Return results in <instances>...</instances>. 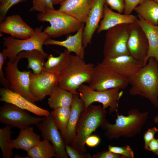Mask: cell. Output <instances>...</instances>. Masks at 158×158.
<instances>
[{
  "label": "cell",
  "mask_w": 158,
  "mask_h": 158,
  "mask_svg": "<svg viewBox=\"0 0 158 158\" xmlns=\"http://www.w3.org/2000/svg\"><path fill=\"white\" fill-rule=\"evenodd\" d=\"M127 46L130 55L145 65L148 43L145 32L136 22L131 25Z\"/></svg>",
  "instance_id": "14"
},
{
  "label": "cell",
  "mask_w": 158,
  "mask_h": 158,
  "mask_svg": "<svg viewBox=\"0 0 158 158\" xmlns=\"http://www.w3.org/2000/svg\"><path fill=\"white\" fill-rule=\"evenodd\" d=\"M158 3V0H153Z\"/></svg>",
  "instance_id": "45"
},
{
  "label": "cell",
  "mask_w": 158,
  "mask_h": 158,
  "mask_svg": "<svg viewBox=\"0 0 158 158\" xmlns=\"http://www.w3.org/2000/svg\"><path fill=\"white\" fill-rule=\"evenodd\" d=\"M7 58L1 52H0V82L3 87L8 88L9 84L3 70V66Z\"/></svg>",
  "instance_id": "37"
},
{
  "label": "cell",
  "mask_w": 158,
  "mask_h": 158,
  "mask_svg": "<svg viewBox=\"0 0 158 158\" xmlns=\"http://www.w3.org/2000/svg\"><path fill=\"white\" fill-rule=\"evenodd\" d=\"M66 152L70 158H92V156L89 153L83 154L70 145L65 143Z\"/></svg>",
  "instance_id": "35"
},
{
  "label": "cell",
  "mask_w": 158,
  "mask_h": 158,
  "mask_svg": "<svg viewBox=\"0 0 158 158\" xmlns=\"http://www.w3.org/2000/svg\"><path fill=\"white\" fill-rule=\"evenodd\" d=\"M138 17L133 15L122 14L115 12L105 4L104 7L103 19L97 29V33L107 30L120 24L135 23Z\"/></svg>",
  "instance_id": "19"
},
{
  "label": "cell",
  "mask_w": 158,
  "mask_h": 158,
  "mask_svg": "<svg viewBox=\"0 0 158 158\" xmlns=\"http://www.w3.org/2000/svg\"><path fill=\"white\" fill-rule=\"evenodd\" d=\"M153 121L154 123L158 124V115L154 117Z\"/></svg>",
  "instance_id": "44"
},
{
  "label": "cell",
  "mask_w": 158,
  "mask_h": 158,
  "mask_svg": "<svg viewBox=\"0 0 158 158\" xmlns=\"http://www.w3.org/2000/svg\"><path fill=\"white\" fill-rule=\"evenodd\" d=\"M20 130L16 138L12 140L14 149L28 152L41 141L40 135L35 132L33 127L30 126Z\"/></svg>",
  "instance_id": "24"
},
{
  "label": "cell",
  "mask_w": 158,
  "mask_h": 158,
  "mask_svg": "<svg viewBox=\"0 0 158 158\" xmlns=\"http://www.w3.org/2000/svg\"><path fill=\"white\" fill-rule=\"evenodd\" d=\"M34 31V29L17 14L6 17L0 24L1 32L18 39L28 38L32 35Z\"/></svg>",
  "instance_id": "16"
},
{
  "label": "cell",
  "mask_w": 158,
  "mask_h": 158,
  "mask_svg": "<svg viewBox=\"0 0 158 158\" xmlns=\"http://www.w3.org/2000/svg\"><path fill=\"white\" fill-rule=\"evenodd\" d=\"M85 108L78 94H73L72 103L66 133L63 138L65 143L71 145L76 136L77 123L81 113Z\"/></svg>",
  "instance_id": "21"
},
{
  "label": "cell",
  "mask_w": 158,
  "mask_h": 158,
  "mask_svg": "<svg viewBox=\"0 0 158 158\" xmlns=\"http://www.w3.org/2000/svg\"><path fill=\"white\" fill-rule=\"evenodd\" d=\"M37 18L40 21L50 23V26L46 27L44 31L50 37L77 32L83 23L68 13L50 8H46L38 13Z\"/></svg>",
  "instance_id": "5"
},
{
  "label": "cell",
  "mask_w": 158,
  "mask_h": 158,
  "mask_svg": "<svg viewBox=\"0 0 158 158\" xmlns=\"http://www.w3.org/2000/svg\"><path fill=\"white\" fill-rule=\"evenodd\" d=\"M0 108V122L20 130L32 125H37L44 117L31 115L25 110L5 103Z\"/></svg>",
  "instance_id": "11"
},
{
  "label": "cell",
  "mask_w": 158,
  "mask_h": 158,
  "mask_svg": "<svg viewBox=\"0 0 158 158\" xmlns=\"http://www.w3.org/2000/svg\"><path fill=\"white\" fill-rule=\"evenodd\" d=\"M148 150L158 155V139L154 138L150 141L148 146Z\"/></svg>",
  "instance_id": "42"
},
{
  "label": "cell",
  "mask_w": 158,
  "mask_h": 158,
  "mask_svg": "<svg viewBox=\"0 0 158 158\" xmlns=\"http://www.w3.org/2000/svg\"><path fill=\"white\" fill-rule=\"evenodd\" d=\"M101 63L128 80L144 66L142 62L130 55L104 57Z\"/></svg>",
  "instance_id": "15"
},
{
  "label": "cell",
  "mask_w": 158,
  "mask_h": 158,
  "mask_svg": "<svg viewBox=\"0 0 158 158\" xmlns=\"http://www.w3.org/2000/svg\"><path fill=\"white\" fill-rule=\"evenodd\" d=\"M120 90L116 88L97 91L83 84L80 86L77 91L85 108L94 102H97L102 104L104 109L109 108V112L112 113L117 111L118 102L123 93Z\"/></svg>",
  "instance_id": "8"
},
{
  "label": "cell",
  "mask_w": 158,
  "mask_h": 158,
  "mask_svg": "<svg viewBox=\"0 0 158 158\" xmlns=\"http://www.w3.org/2000/svg\"><path fill=\"white\" fill-rule=\"evenodd\" d=\"M71 110V107H59L50 113L54 122L63 138L66 133Z\"/></svg>",
  "instance_id": "30"
},
{
  "label": "cell",
  "mask_w": 158,
  "mask_h": 158,
  "mask_svg": "<svg viewBox=\"0 0 158 158\" xmlns=\"http://www.w3.org/2000/svg\"><path fill=\"white\" fill-rule=\"evenodd\" d=\"M49 96L48 104L51 108L54 109L59 107H71L73 94L58 85L54 88Z\"/></svg>",
  "instance_id": "27"
},
{
  "label": "cell",
  "mask_w": 158,
  "mask_h": 158,
  "mask_svg": "<svg viewBox=\"0 0 158 158\" xmlns=\"http://www.w3.org/2000/svg\"><path fill=\"white\" fill-rule=\"evenodd\" d=\"M94 67L92 63H86L84 59L71 54L68 64L61 75L58 85L73 94H79L77 90L80 86L90 83Z\"/></svg>",
  "instance_id": "4"
},
{
  "label": "cell",
  "mask_w": 158,
  "mask_h": 158,
  "mask_svg": "<svg viewBox=\"0 0 158 158\" xmlns=\"http://www.w3.org/2000/svg\"><path fill=\"white\" fill-rule=\"evenodd\" d=\"M128 80L130 95L144 97L158 107V63L154 58H149L147 64Z\"/></svg>",
  "instance_id": "1"
},
{
  "label": "cell",
  "mask_w": 158,
  "mask_h": 158,
  "mask_svg": "<svg viewBox=\"0 0 158 158\" xmlns=\"http://www.w3.org/2000/svg\"><path fill=\"white\" fill-rule=\"evenodd\" d=\"M47 57L39 50L34 49L20 52L16 59L19 61L23 58L27 59V68L31 69L34 73L38 74L43 70L45 63L44 59Z\"/></svg>",
  "instance_id": "25"
},
{
  "label": "cell",
  "mask_w": 158,
  "mask_h": 158,
  "mask_svg": "<svg viewBox=\"0 0 158 158\" xmlns=\"http://www.w3.org/2000/svg\"><path fill=\"white\" fill-rule=\"evenodd\" d=\"M19 61L16 59L13 61L8 60L4 67L5 76L9 85L8 88L35 103L38 101L31 94L29 89L31 72L20 71L18 66Z\"/></svg>",
  "instance_id": "10"
},
{
  "label": "cell",
  "mask_w": 158,
  "mask_h": 158,
  "mask_svg": "<svg viewBox=\"0 0 158 158\" xmlns=\"http://www.w3.org/2000/svg\"><path fill=\"white\" fill-rule=\"evenodd\" d=\"M0 101L13 104L39 116L46 117L50 114L48 110L41 108L20 94L8 88L0 89Z\"/></svg>",
  "instance_id": "17"
},
{
  "label": "cell",
  "mask_w": 158,
  "mask_h": 158,
  "mask_svg": "<svg viewBox=\"0 0 158 158\" xmlns=\"http://www.w3.org/2000/svg\"><path fill=\"white\" fill-rule=\"evenodd\" d=\"M108 150L112 152L123 156L125 158H134L135 153L131 147L128 145L123 147L112 146L109 145Z\"/></svg>",
  "instance_id": "32"
},
{
  "label": "cell",
  "mask_w": 158,
  "mask_h": 158,
  "mask_svg": "<svg viewBox=\"0 0 158 158\" xmlns=\"http://www.w3.org/2000/svg\"><path fill=\"white\" fill-rule=\"evenodd\" d=\"M66 0H52L53 3L54 5L60 4Z\"/></svg>",
  "instance_id": "43"
},
{
  "label": "cell",
  "mask_w": 158,
  "mask_h": 158,
  "mask_svg": "<svg viewBox=\"0 0 158 158\" xmlns=\"http://www.w3.org/2000/svg\"><path fill=\"white\" fill-rule=\"evenodd\" d=\"M43 26L34 29L32 35L29 38L20 39L11 36L3 38V45L5 47L1 52L11 61H15L18 54L23 51L36 49L40 51L48 56L43 48L45 42L50 37L42 31Z\"/></svg>",
  "instance_id": "6"
},
{
  "label": "cell",
  "mask_w": 158,
  "mask_h": 158,
  "mask_svg": "<svg viewBox=\"0 0 158 158\" xmlns=\"http://www.w3.org/2000/svg\"><path fill=\"white\" fill-rule=\"evenodd\" d=\"M61 75L44 70L38 74L31 72L30 91L38 102L50 95L54 88L58 85Z\"/></svg>",
  "instance_id": "12"
},
{
  "label": "cell",
  "mask_w": 158,
  "mask_h": 158,
  "mask_svg": "<svg viewBox=\"0 0 158 158\" xmlns=\"http://www.w3.org/2000/svg\"><path fill=\"white\" fill-rule=\"evenodd\" d=\"M129 84L128 79L100 63L95 66L88 85L94 90L102 91L116 88L124 89Z\"/></svg>",
  "instance_id": "9"
},
{
  "label": "cell",
  "mask_w": 158,
  "mask_h": 158,
  "mask_svg": "<svg viewBox=\"0 0 158 158\" xmlns=\"http://www.w3.org/2000/svg\"><path fill=\"white\" fill-rule=\"evenodd\" d=\"M158 132V129L153 127L148 129L144 133L143 139L144 141V147L146 150H148V146L150 141L154 138L155 134Z\"/></svg>",
  "instance_id": "38"
},
{
  "label": "cell",
  "mask_w": 158,
  "mask_h": 158,
  "mask_svg": "<svg viewBox=\"0 0 158 158\" xmlns=\"http://www.w3.org/2000/svg\"><path fill=\"white\" fill-rule=\"evenodd\" d=\"M27 153L30 158H52L56 157L54 147L46 139L41 141Z\"/></svg>",
  "instance_id": "29"
},
{
  "label": "cell",
  "mask_w": 158,
  "mask_h": 158,
  "mask_svg": "<svg viewBox=\"0 0 158 158\" xmlns=\"http://www.w3.org/2000/svg\"><path fill=\"white\" fill-rule=\"evenodd\" d=\"M37 126L42 138L49 140L54 147L56 158H68L66 151L63 139L60 134L50 114L48 116L45 117Z\"/></svg>",
  "instance_id": "13"
},
{
  "label": "cell",
  "mask_w": 158,
  "mask_h": 158,
  "mask_svg": "<svg viewBox=\"0 0 158 158\" xmlns=\"http://www.w3.org/2000/svg\"><path fill=\"white\" fill-rule=\"evenodd\" d=\"M92 158H125L122 155L110 152L104 150L97 153L92 156Z\"/></svg>",
  "instance_id": "40"
},
{
  "label": "cell",
  "mask_w": 158,
  "mask_h": 158,
  "mask_svg": "<svg viewBox=\"0 0 158 158\" xmlns=\"http://www.w3.org/2000/svg\"><path fill=\"white\" fill-rule=\"evenodd\" d=\"M12 127L6 126L0 128V147L3 158H11L13 156L14 149L11 135Z\"/></svg>",
  "instance_id": "31"
},
{
  "label": "cell",
  "mask_w": 158,
  "mask_h": 158,
  "mask_svg": "<svg viewBox=\"0 0 158 158\" xmlns=\"http://www.w3.org/2000/svg\"><path fill=\"white\" fill-rule=\"evenodd\" d=\"M92 0H66L61 3L59 10L85 23L91 8Z\"/></svg>",
  "instance_id": "20"
},
{
  "label": "cell",
  "mask_w": 158,
  "mask_h": 158,
  "mask_svg": "<svg viewBox=\"0 0 158 158\" xmlns=\"http://www.w3.org/2000/svg\"><path fill=\"white\" fill-rule=\"evenodd\" d=\"M132 24H120L107 30L103 50L104 57L130 55L127 44Z\"/></svg>",
  "instance_id": "7"
},
{
  "label": "cell",
  "mask_w": 158,
  "mask_h": 158,
  "mask_svg": "<svg viewBox=\"0 0 158 158\" xmlns=\"http://www.w3.org/2000/svg\"><path fill=\"white\" fill-rule=\"evenodd\" d=\"M114 124L109 122L101 127L105 130L104 136L109 140L120 137L132 138L139 133L147 120L149 112H140L132 109L128 111L127 116L119 114Z\"/></svg>",
  "instance_id": "3"
},
{
  "label": "cell",
  "mask_w": 158,
  "mask_h": 158,
  "mask_svg": "<svg viewBox=\"0 0 158 158\" xmlns=\"http://www.w3.org/2000/svg\"><path fill=\"white\" fill-rule=\"evenodd\" d=\"M85 23H83L76 34L69 36L63 41H58L50 38L47 39L44 45H56L63 47L71 52L84 59L85 51L83 44V31Z\"/></svg>",
  "instance_id": "22"
},
{
  "label": "cell",
  "mask_w": 158,
  "mask_h": 158,
  "mask_svg": "<svg viewBox=\"0 0 158 158\" xmlns=\"http://www.w3.org/2000/svg\"><path fill=\"white\" fill-rule=\"evenodd\" d=\"M105 4V0H92L91 8L83 31V44L85 49L91 44L92 36L103 18Z\"/></svg>",
  "instance_id": "18"
},
{
  "label": "cell",
  "mask_w": 158,
  "mask_h": 158,
  "mask_svg": "<svg viewBox=\"0 0 158 158\" xmlns=\"http://www.w3.org/2000/svg\"><path fill=\"white\" fill-rule=\"evenodd\" d=\"M71 53L66 49L63 52L59 53L57 57L51 54L48 55L43 70L61 74L68 64Z\"/></svg>",
  "instance_id": "26"
},
{
  "label": "cell",
  "mask_w": 158,
  "mask_h": 158,
  "mask_svg": "<svg viewBox=\"0 0 158 158\" xmlns=\"http://www.w3.org/2000/svg\"><path fill=\"white\" fill-rule=\"evenodd\" d=\"M144 0H124L125 6L124 13L131 14L135 8Z\"/></svg>",
  "instance_id": "39"
},
{
  "label": "cell",
  "mask_w": 158,
  "mask_h": 158,
  "mask_svg": "<svg viewBox=\"0 0 158 158\" xmlns=\"http://www.w3.org/2000/svg\"><path fill=\"white\" fill-rule=\"evenodd\" d=\"M137 24L145 32L149 45V51L146 62L150 57L155 59L158 63V25L149 23L138 15Z\"/></svg>",
  "instance_id": "23"
},
{
  "label": "cell",
  "mask_w": 158,
  "mask_h": 158,
  "mask_svg": "<svg viewBox=\"0 0 158 158\" xmlns=\"http://www.w3.org/2000/svg\"></svg>",
  "instance_id": "46"
},
{
  "label": "cell",
  "mask_w": 158,
  "mask_h": 158,
  "mask_svg": "<svg viewBox=\"0 0 158 158\" xmlns=\"http://www.w3.org/2000/svg\"><path fill=\"white\" fill-rule=\"evenodd\" d=\"M134 11L145 21L158 25V3L153 0H144Z\"/></svg>",
  "instance_id": "28"
},
{
  "label": "cell",
  "mask_w": 158,
  "mask_h": 158,
  "mask_svg": "<svg viewBox=\"0 0 158 158\" xmlns=\"http://www.w3.org/2000/svg\"><path fill=\"white\" fill-rule=\"evenodd\" d=\"M106 109L100 105H90L81 113L77 125L76 136L71 145L83 154H86V139L98 128L109 122Z\"/></svg>",
  "instance_id": "2"
},
{
  "label": "cell",
  "mask_w": 158,
  "mask_h": 158,
  "mask_svg": "<svg viewBox=\"0 0 158 158\" xmlns=\"http://www.w3.org/2000/svg\"><path fill=\"white\" fill-rule=\"evenodd\" d=\"M52 0H33L32 6L29 11L42 12L46 8L54 9Z\"/></svg>",
  "instance_id": "34"
},
{
  "label": "cell",
  "mask_w": 158,
  "mask_h": 158,
  "mask_svg": "<svg viewBox=\"0 0 158 158\" xmlns=\"http://www.w3.org/2000/svg\"><path fill=\"white\" fill-rule=\"evenodd\" d=\"M27 0H0V22L6 17L9 9L13 6Z\"/></svg>",
  "instance_id": "33"
},
{
  "label": "cell",
  "mask_w": 158,
  "mask_h": 158,
  "mask_svg": "<svg viewBox=\"0 0 158 158\" xmlns=\"http://www.w3.org/2000/svg\"><path fill=\"white\" fill-rule=\"evenodd\" d=\"M100 138L96 135H90L85 140V145L90 147H94L97 146L100 143Z\"/></svg>",
  "instance_id": "41"
},
{
  "label": "cell",
  "mask_w": 158,
  "mask_h": 158,
  "mask_svg": "<svg viewBox=\"0 0 158 158\" xmlns=\"http://www.w3.org/2000/svg\"><path fill=\"white\" fill-rule=\"evenodd\" d=\"M105 4L110 8L122 13L123 12L124 6V0H105Z\"/></svg>",
  "instance_id": "36"
}]
</instances>
